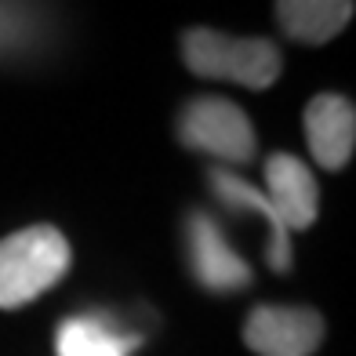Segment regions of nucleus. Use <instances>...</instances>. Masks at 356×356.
<instances>
[{
    "instance_id": "obj_1",
    "label": "nucleus",
    "mask_w": 356,
    "mask_h": 356,
    "mask_svg": "<svg viewBox=\"0 0 356 356\" xmlns=\"http://www.w3.org/2000/svg\"><path fill=\"white\" fill-rule=\"evenodd\" d=\"M182 58L193 76L204 80H229L240 88L266 91L277 84L284 58L273 40L262 37H225L218 29H186Z\"/></svg>"
},
{
    "instance_id": "obj_2",
    "label": "nucleus",
    "mask_w": 356,
    "mask_h": 356,
    "mask_svg": "<svg viewBox=\"0 0 356 356\" xmlns=\"http://www.w3.org/2000/svg\"><path fill=\"white\" fill-rule=\"evenodd\" d=\"M70 269V240L55 225H29L0 240V309H19L51 291Z\"/></svg>"
},
{
    "instance_id": "obj_3",
    "label": "nucleus",
    "mask_w": 356,
    "mask_h": 356,
    "mask_svg": "<svg viewBox=\"0 0 356 356\" xmlns=\"http://www.w3.org/2000/svg\"><path fill=\"white\" fill-rule=\"evenodd\" d=\"M178 138L193 153H207L229 164H251L254 160V127L248 113L229 99H193L178 113Z\"/></svg>"
},
{
    "instance_id": "obj_4",
    "label": "nucleus",
    "mask_w": 356,
    "mask_h": 356,
    "mask_svg": "<svg viewBox=\"0 0 356 356\" xmlns=\"http://www.w3.org/2000/svg\"><path fill=\"white\" fill-rule=\"evenodd\" d=\"M323 338V320L295 305H254L244 323V342L258 356H309Z\"/></svg>"
},
{
    "instance_id": "obj_5",
    "label": "nucleus",
    "mask_w": 356,
    "mask_h": 356,
    "mask_svg": "<svg viewBox=\"0 0 356 356\" xmlns=\"http://www.w3.org/2000/svg\"><path fill=\"white\" fill-rule=\"evenodd\" d=\"M186 248H189V269L200 287L225 295V291H240L251 284V269L240 258L229 240L222 236L218 222L204 211H193L186 222Z\"/></svg>"
},
{
    "instance_id": "obj_6",
    "label": "nucleus",
    "mask_w": 356,
    "mask_h": 356,
    "mask_svg": "<svg viewBox=\"0 0 356 356\" xmlns=\"http://www.w3.org/2000/svg\"><path fill=\"white\" fill-rule=\"evenodd\" d=\"M266 200L280 215L287 233L309 229L320 215V189L313 182L309 164L291 153H273L266 160Z\"/></svg>"
},
{
    "instance_id": "obj_7",
    "label": "nucleus",
    "mask_w": 356,
    "mask_h": 356,
    "mask_svg": "<svg viewBox=\"0 0 356 356\" xmlns=\"http://www.w3.org/2000/svg\"><path fill=\"white\" fill-rule=\"evenodd\" d=\"M305 142L323 171H342L356 145V109L346 95H316L305 106Z\"/></svg>"
},
{
    "instance_id": "obj_8",
    "label": "nucleus",
    "mask_w": 356,
    "mask_h": 356,
    "mask_svg": "<svg viewBox=\"0 0 356 356\" xmlns=\"http://www.w3.org/2000/svg\"><path fill=\"white\" fill-rule=\"evenodd\" d=\"M211 189H215V197L225 204V207H233V211H248V215H258V218H266L269 222V266L277 269V273H287L291 269V233L284 229V222L280 215L273 211V204L266 200V193L262 189H254L248 178H240L233 175L229 168H211Z\"/></svg>"
},
{
    "instance_id": "obj_9",
    "label": "nucleus",
    "mask_w": 356,
    "mask_h": 356,
    "mask_svg": "<svg viewBox=\"0 0 356 356\" xmlns=\"http://www.w3.org/2000/svg\"><path fill=\"white\" fill-rule=\"evenodd\" d=\"M353 19V0H277V22L298 44H327Z\"/></svg>"
},
{
    "instance_id": "obj_10",
    "label": "nucleus",
    "mask_w": 356,
    "mask_h": 356,
    "mask_svg": "<svg viewBox=\"0 0 356 356\" xmlns=\"http://www.w3.org/2000/svg\"><path fill=\"white\" fill-rule=\"evenodd\" d=\"M138 342V334L113 327L106 316H70L55 334L58 356H127Z\"/></svg>"
},
{
    "instance_id": "obj_11",
    "label": "nucleus",
    "mask_w": 356,
    "mask_h": 356,
    "mask_svg": "<svg viewBox=\"0 0 356 356\" xmlns=\"http://www.w3.org/2000/svg\"><path fill=\"white\" fill-rule=\"evenodd\" d=\"M47 40V15L37 0H0V62L26 58Z\"/></svg>"
}]
</instances>
